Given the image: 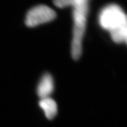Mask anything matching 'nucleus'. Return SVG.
Masks as SVG:
<instances>
[{
  "label": "nucleus",
  "instance_id": "nucleus-6",
  "mask_svg": "<svg viewBox=\"0 0 127 127\" xmlns=\"http://www.w3.org/2000/svg\"><path fill=\"white\" fill-rule=\"evenodd\" d=\"M84 1H89L90 0H54V3L57 7L65 8L69 6L72 7L77 3Z\"/></svg>",
  "mask_w": 127,
  "mask_h": 127
},
{
  "label": "nucleus",
  "instance_id": "nucleus-1",
  "mask_svg": "<svg viewBox=\"0 0 127 127\" xmlns=\"http://www.w3.org/2000/svg\"><path fill=\"white\" fill-rule=\"evenodd\" d=\"M99 23L101 27L109 31L116 43L127 42V16L118 5L111 4L104 7L100 12Z\"/></svg>",
  "mask_w": 127,
  "mask_h": 127
},
{
  "label": "nucleus",
  "instance_id": "nucleus-3",
  "mask_svg": "<svg viewBox=\"0 0 127 127\" xmlns=\"http://www.w3.org/2000/svg\"><path fill=\"white\" fill-rule=\"evenodd\" d=\"M56 16V12L52 8L44 5H40L32 8L28 12L25 18V24L29 27H34L51 21Z\"/></svg>",
  "mask_w": 127,
  "mask_h": 127
},
{
  "label": "nucleus",
  "instance_id": "nucleus-5",
  "mask_svg": "<svg viewBox=\"0 0 127 127\" xmlns=\"http://www.w3.org/2000/svg\"><path fill=\"white\" fill-rule=\"evenodd\" d=\"M39 105L48 119L51 120L54 118L57 113V105L54 100L49 97L42 98L39 101Z\"/></svg>",
  "mask_w": 127,
  "mask_h": 127
},
{
  "label": "nucleus",
  "instance_id": "nucleus-4",
  "mask_svg": "<svg viewBox=\"0 0 127 127\" xmlns=\"http://www.w3.org/2000/svg\"><path fill=\"white\" fill-rule=\"evenodd\" d=\"M54 90V81L51 75L45 74L41 78L37 88L38 95L41 98L49 97Z\"/></svg>",
  "mask_w": 127,
  "mask_h": 127
},
{
  "label": "nucleus",
  "instance_id": "nucleus-2",
  "mask_svg": "<svg viewBox=\"0 0 127 127\" xmlns=\"http://www.w3.org/2000/svg\"><path fill=\"white\" fill-rule=\"evenodd\" d=\"M88 2H78L73 7V37L71 45V54L73 59L78 60L82 53V42L87 24L88 12Z\"/></svg>",
  "mask_w": 127,
  "mask_h": 127
}]
</instances>
